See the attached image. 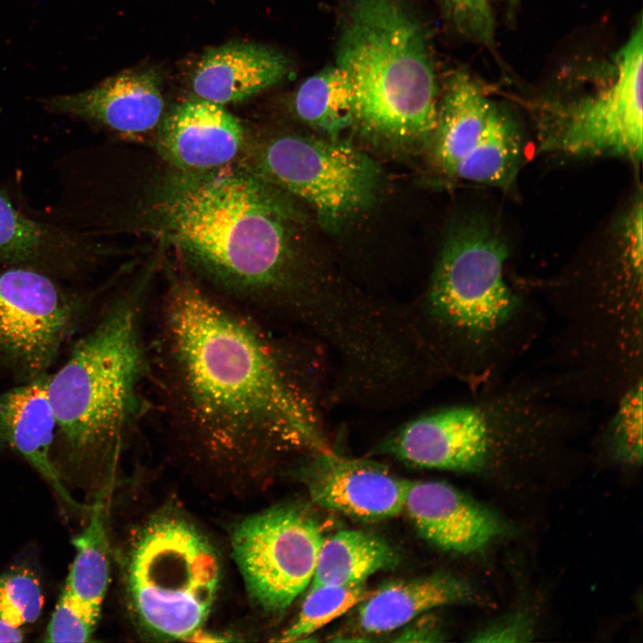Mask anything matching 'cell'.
I'll return each mask as SVG.
<instances>
[{"mask_svg":"<svg viewBox=\"0 0 643 643\" xmlns=\"http://www.w3.org/2000/svg\"><path fill=\"white\" fill-rule=\"evenodd\" d=\"M49 373L0 394V447L22 456L67 504L79 507L52 458L56 421L48 397Z\"/></svg>","mask_w":643,"mask_h":643,"instance_id":"18","label":"cell"},{"mask_svg":"<svg viewBox=\"0 0 643 643\" xmlns=\"http://www.w3.org/2000/svg\"><path fill=\"white\" fill-rule=\"evenodd\" d=\"M607 82L561 110L544 129L545 147L570 155H614L634 163L643 150L641 22L616 53Z\"/></svg>","mask_w":643,"mask_h":643,"instance_id":"9","label":"cell"},{"mask_svg":"<svg viewBox=\"0 0 643 643\" xmlns=\"http://www.w3.org/2000/svg\"><path fill=\"white\" fill-rule=\"evenodd\" d=\"M305 479L315 504L352 518L380 521L404 511L408 480L372 461L320 451Z\"/></svg>","mask_w":643,"mask_h":643,"instance_id":"13","label":"cell"},{"mask_svg":"<svg viewBox=\"0 0 643 643\" xmlns=\"http://www.w3.org/2000/svg\"><path fill=\"white\" fill-rule=\"evenodd\" d=\"M397 563L396 551L380 537L363 530H339L324 538L311 586L363 584Z\"/></svg>","mask_w":643,"mask_h":643,"instance_id":"21","label":"cell"},{"mask_svg":"<svg viewBox=\"0 0 643 643\" xmlns=\"http://www.w3.org/2000/svg\"><path fill=\"white\" fill-rule=\"evenodd\" d=\"M453 25L464 36L492 43L494 20L488 0H439Z\"/></svg>","mask_w":643,"mask_h":643,"instance_id":"29","label":"cell"},{"mask_svg":"<svg viewBox=\"0 0 643 643\" xmlns=\"http://www.w3.org/2000/svg\"><path fill=\"white\" fill-rule=\"evenodd\" d=\"M532 635L531 627L522 615L507 616L492 622L473 635V642L528 641Z\"/></svg>","mask_w":643,"mask_h":643,"instance_id":"30","label":"cell"},{"mask_svg":"<svg viewBox=\"0 0 643 643\" xmlns=\"http://www.w3.org/2000/svg\"><path fill=\"white\" fill-rule=\"evenodd\" d=\"M52 113L104 127L136 138L153 130L163 116L162 77L150 67H134L113 75L85 91L43 101Z\"/></svg>","mask_w":643,"mask_h":643,"instance_id":"12","label":"cell"},{"mask_svg":"<svg viewBox=\"0 0 643 643\" xmlns=\"http://www.w3.org/2000/svg\"><path fill=\"white\" fill-rule=\"evenodd\" d=\"M242 164L305 201L329 229L368 207L380 180L370 156L332 138L279 135L255 145Z\"/></svg>","mask_w":643,"mask_h":643,"instance_id":"8","label":"cell"},{"mask_svg":"<svg viewBox=\"0 0 643 643\" xmlns=\"http://www.w3.org/2000/svg\"><path fill=\"white\" fill-rule=\"evenodd\" d=\"M157 200L165 236L213 279L246 292L287 280L296 213L282 190L243 164L180 172Z\"/></svg>","mask_w":643,"mask_h":643,"instance_id":"2","label":"cell"},{"mask_svg":"<svg viewBox=\"0 0 643 643\" xmlns=\"http://www.w3.org/2000/svg\"><path fill=\"white\" fill-rule=\"evenodd\" d=\"M292 70L280 51L234 40L208 48L190 78L195 96L224 105L242 103L287 79Z\"/></svg>","mask_w":643,"mask_h":643,"instance_id":"16","label":"cell"},{"mask_svg":"<svg viewBox=\"0 0 643 643\" xmlns=\"http://www.w3.org/2000/svg\"><path fill=\"white\" fill-rule=\"evenodd\" d=\"M102 252L78 232L26 216L0 191L1 264L28 266L53 276H65L92 264Z\"/></svg>","mask_w":643,"mask_h":643,"instance_id":"17","label":"cell"},{"mask_svg":"<svg viewBox=\"0 0 643 643\" xmlns=\"http://www.w3.org/2000/svg\"><path fill=\"white\" fill-rule=\"evenodd\" d=\"M136 292L113 301L49 374L56 436L82 463L110 452L131 422L143 372Z\"/></svg>","mask_w":643,"mask_h":643,"instance_id":"5","label":"cell"},{"mask_svg":"<svg viewBox=\"0 0 643 643\" xmlns=\"http://www.w3.org/2000/svg\"><path fill=\"white\" fill-rule=\"evenodd\" d=\"M213 546L191 523L160 516L144 528L129 554L127 586L143 623L164 637H195L219 587Z\"/></svg>","mask_w":643,"mask_h":643,"instance_id":"7","label":"cell"},{"mask_svg":"<svg viewBox=\"0 0 643 643\" xmlns=\"http://www.w3.org/2000/svg\"><path fill=\"white\" fill-rule=\"evenodd\" d=\"M469 581L449 573H434L387 582L358 605L356 622L364 633L379 634L403 627L436 607L480 601Z\"/></svg>","mask_w":643,"mask_h":643,"instance_id":"19","label":"cell"},{"mask_svg":"<svg viewBox=\"0 0 643 643\" xmlns=\"http://www.w3.org/2000/svg\"><path fill=\"white\" fill-rule=\"evenodd\" d=\"M101 608L80 601L63 587L44 634V642L90 641Z\"/></svg>","mask_w":643,"mask_h":643,"instance_id":"28","label":"cell"},{"mask_svg":"<svg viewBox=\"0 0 643 643\" xmlns=\"http://www.w3.org/2000/svg\"><path fill=\"white\" fill-rule=\"evenodd\" d=\"M364 583L311 586L300 612L280 641H297L357 605L368 595Z\"/></svg>","mask_w":643,"mask_h":643,"instance_id":"26","label":"cell"},{"mask_svg":"<svg viewBox=\"0 0 643 643\" xmlns=\"http://www.w3.org/2000/svg\"><path fill=\"white\" fill-rule=\"evenodd\" d=\"M167 325L200 422L226 438L267 433L322 451L315 422L261 338L189 282L174 284Z\"/></svg>","mask_w":643,"mask_h":643,"instance_id":"1","label":"cell"},{"mask_svg":"<svg viewBox=\"0 0 643 643\" xmlns=\"http://www.w3.org/2000/svg\"><path fill=\"white\" fill-rule=\"evenodd\" d=\"M157 148L180 172L200 173L234 163L244 129L223 105L193 96L175 105L160 123Z\"/></svg>","mask_w":643,"mask_h":643,"instance_id":"14","label":"cell"},{"mask_svg":"<svg viewBox=\"0 0 643 643\" xmlns=\"http://www.w3.org/2000/svg\"><path fill=\"white\" fill-rule=\"evenodd\" d=\"M495 107L467 73L457 71L448 78L432 137L435 157L444 171L452 175L474 147Z\"/></svg>","mask_w":643,"mask_h":643,"instance_id":"20","label":"cell"},{"mask_svg":"<svg viewBox=\"0 0 643 643\" xmlns=\"http://www.w3.org/2000/svg\"><path fill=\"white\" fill-rule=\"evenodd\" d=\"M84 295L28 266L0 271V359L21 382L48 373L78 329Z\"/></svg>","mask_w":643,"mask_h":643,"instance_id":"10","label":"cell"},{"mask_svg":"<svg viewBox=\"0 0 643 643\" xmlns=\"http://www.w3.org/2000/svg\"><path fill=\"white\" fill-rule=\"evenodd\" d=\"M45 603L37 575L15 566L0 575V620L17 628L35 622Z\"/></svg>","mask_w":643,"mask_h":643,"instance_id":"27","label":"cell"},{"mask_svg":"<svg viewBox=\"0 0 643 643\" xmlns=\"http://www.w3.org/2000/svg\"><path fill=\"white\" fill-rule=\"evenodd\" d=\"M522 146L515 122L495 107L479 141L457 164L452 176L477 183L507 185L517 171Z\"/></svg>","mask_w":643,"mask_h":643,"instance_id":"22","label":"cell"},{"mask_svg":"<svg viewBox=\"0 0 643 643\" xmlns=\"http://www.w3.org/2000/svg\"><path fill=\"white\" fill-rule=\"evenodd\" d=\"M404 510L423 539L456 554L478 553L505 530L493 511L442 481L408 480Z\"/></svg>","mask_w":643,"mask_h":643,"instance_id":"15","label":"cell"},{"mask_svg":"<svg viewBox=\"0 0 643 643\" xmlns=\"http://www.w3.org/2000/svg\"><path fill=\"white\" fill-rule=\"evenodd\" d=\"M76 555L64 587L77 598L102 607L110 575L108 539L103 505L97 501L83 530L72 539Z\"/></svg>","mask_w":643,"mask_h":643,"instance_id":"24","label":"cell"},{"mask_svg":"<svg viewBox=\"0 0 643 643\" xmlns=\"http://www.w3.org/2000/svg\"><path fill=\"white\" fill-rule=\"evenodd\" d=\"M498 233L471 221L447 241L429 289V311L455 372L474 390L495 385L534 344L545 314L508 283Z\"/></svg>","mask_w":643,"mask_h":643,"instance_id":"3","label":"cell"},{"mask_svg":"<svg viewBox=\"0 0 643 643\" xmlns=\"http://www.w3.org/2000/svg\"><path fill=\"white\" fill-rule=\"evenodd\" d=\"M601 440L610 456L630 466L642 463L643 380L622 393L613 404Z\"/></svg>","mask_w":643,"mask_h":643,"instance_id":"25","label":"cell"},{"mask_svg":"<svg viewBox=\"0 0 643 643\" xmlns=\"http://www.w3.org/2000/svg\"><path fill=\"white\" fill-rule=\"evenodd\" d=\"M210 1H213V0H210Z\"/></svg>","mask_w":643,"mask_h":643,"instance_id":"33","label":"cell"},{"mask_svg":"<svg viewBox=\"0 0 643 643\" xmlns=\"http://www.w3.org/2000/svg\"><path fill=\"white\" fill-rule=\"evenodd\" d=\"M476 391L472 400L407 422L384 450L413 467L480 473L546 434L550 405L530 380L505 379Z\"/></svg>","mask_w":643,"mask_h":643,"instance_id":"6","label":"cell"},{"mask_svg":"<svg viewBox=\"0 0 643 643\" xmlns=\"http://www.w3.org/2000/svg\"><path fill=\"white\" fill-rule=\"evenodd\" d=\"M24 633L21 628L13 627L0 620V642H21Z\"/></svg>","mask_w":643,"mask_h":643,"instance_id":"32","label":"cell"},{"mask_svg":"<svg viewBox=\"0 0 643 643\" xmlns=\"http://www.w3.org/2000/svg\"><path fill=\"white\" fill-rule=\"evenodd\" d=\"M292 107L302 121L332 138L354 124L352 92L336 65L306 78L293 96Z\"/></svg>","mask_w":643,"mask_h":643,"instance_id":"23","label":"cell"},{"mask_svg":"<svg viewBox=\"0 0 643 643\" xmlns=\"http://www.w3.org/2000/svg\"><path fill=\"white\" fill-rule=\"evenodd\" d=\"M323 539L318 522L293 505L271 507L240 522L232 548L255 600L268 611L288 608L311 583Z\"/></svg>","mask_w":643,"mask_h":643,"instance_id":"11","label":"cell"},{"mask_svg":"<svg viewBox=\"0 0 643 643\" xmlns=\"http://www.w3.org/2000/svg\"><path fill=\"white\" fill-rule=\"evenodd\" d=\"M353 96L354 124L397 144L431 139L438 84L422 22L404 0H347L336 64Z\"/></svg>","mask_w":643,"mask_h":643,"instance_id":"4","label":"cell"},{"mask_svg":"<svg viewBox=\"0 0 643 643\" xmlns=\"http://www.w3.org/2000/svg\"><path fill=\"white\" fill-rule=\"evenodd\" d=\"M407 624L408 627L405 628L394 641L435 642L444 639L445 635L434 618L430 616L415 618Z\"/></svg>","mask_w":643,"mask_h":643,"instance_id":"31","label":"cell"}]
</instances>
